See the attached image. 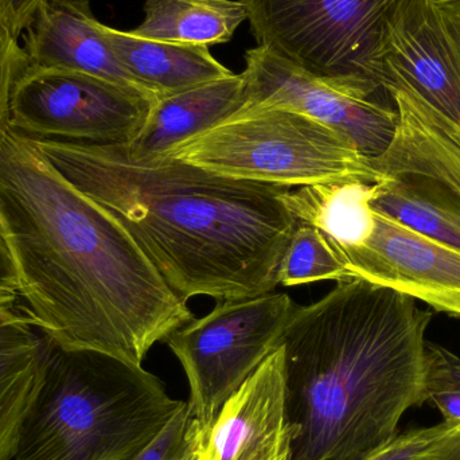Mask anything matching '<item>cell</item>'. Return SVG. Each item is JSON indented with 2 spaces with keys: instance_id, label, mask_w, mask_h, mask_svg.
Returning <instances> with one entry per match:
<instances>
[{
  "instance_id": "6da1fadb",
  "label": "cell",
  "mask_w": 460,
  "mask_h": 460,
  "mask_svg": "<svg viewBox=\"0 0 460 460\" xmlns=\"http://www.w3.org/2000/svg\"><path fill=\"white\" fill-rule=\"evenodd\" d=\"M0 232L30 319L64 350L142 367L193 319L112 213L10 129L0 150Z\"/></svg>"
},
{
  "instance_id": "7a4b0ae2",
  "label": "cell",
  "mask_w": 460,
  "mask_h": 460,
  "mask_svg": "<svg viewBox=\"0 0 460 460\" xmlns=\"http://www.w3.org/2000/svg\"><path fill=\"white\" fill-rule=\"evenodd\" d=\"M31 140L78 190L112 213L183 300L270 294L296 229L286 186L233 180L124 145Z\"/></svg>"
},
{
  "instance_id": "3957f363",
  "label": "cell",
  "mask_w": 460,
  "mask_h": 460,
  "mask_svg": "<svg viewBox=\"0 0 460 460\" xmlns=\"http://www.w3.org/2000/svg\"><path fill=\"white\" fill-rule=\"evenodd\" d=\"M416 299L364 279L296 305L280 346L292 460H361L424 402L431 323Z\"/></svg>"
},
{
  "instance_id": "277c9868",
  "label": "cell",
  "mask_w": 460,
  "mask_h": 460,
  "mask_svg": "<svg viewBox=\"0 0 460 460\" xmlns=\"http://www.w3.org/2000/svg\"><path fill=\"white\" fill-rule=\"evenodd\" d=\"M185 405L143 367L51 342L15 460H131Z\"/></svg>"
},
{
  "instance_id": "5b68a950",
  "label": "cell",
  "mask_w": 460,
  "mask_h": 460,
  "mask_svg": "<svg viewBox=\"0 0 460 460\" xmlns=\"http://www.w3.org/2000/svg\"><path fill=\"white\" fill-rule=\"evenodd\" d=\"M164 155L233 180L286 188L383 181L349 137L286 108L240 111Z\"/></svg>"
},
{
  "instance_id": "8992f818",
  "label": "cell",
  "mask_w": 460,
  "mask_h": 460,
  "mask_svg": "<svg viewBox=\"0 0 460 460\" xmlns=\"http://www.w3.org/2000/svg\"><path fill=\"white\" fill-rule=\"evenodd\" d=\"M257 46L345 93L389 94L377 56L394 0H243Z\"/></svg>"
},
{
  "instance_id": "52a82bcc",
  "label": "cell",
  "mask_w": 460,
  "mask_h": 460,
  "mask_svg": "<svg viewBox=\"0 0 460 460\" xmlns=\"http://www.w3.org/2000/svg\"><path fill=\"white\" fill-rule=\"evenodd\" d=\"M287 294L224 300L164 340L180 359L190 386V408L204 434L224 404L280 348L294 313Z\"/></svg>"
},
{
  "instance_id": "ba28073f",
  "label": "cell",
  "mask_w": 460,
  "mask_h": 460,
  "mask_svg": "<svg viewBox=\"0 0 460 460\" xmlns=\"http://www.w3.org/2000/svg\"><path fill=\"white\" fill-rule=\"evenodd\" d=\"M156 100L85 73L30 64L10 99V129L32 140L129 143Z\"/></svg>"
},
{
  "instance_id": "9c48e42d",
  "label": "cell",
  "mask_w": 460,
  "mask_h": 460,
  "mask_svg": "<svg viewBox=\"0 0 460 460\" xmlns=\"http://www.w3.org/2000/svg\"><path fill=\"white\" fill-rule=\"evenodd\" d=\"M377 75L460 126V15L431 0H394L384 22Z\"/></svg>"
},
{
  "instance_id": "30bf717a",
  "label": "cell",
  "mask_w": 460,
  "mask_h": 460,
  "mask_svg": "<svg viewBox=\"0 0 460 460\" xmlns=\"http://www.w3.org/2000/svg\"><path fill=\"white\" fill-rule=\"evenodd\" d=\"M248 102L243 110L286 108L326 124L351 140L362 155L378 158L396 132V102L392 94L362 97L338 91L267 49L246 50Z\"/></svg>"
},
{
  "instance_id": "8fae6325",
  "label": "cell",
  "mask_w": 460,
  "mask_h": 460,
  "mask_svg": "<svg viewBox=\"0 0 460 460\" xmlns=\"http://www.w3.org/2000/svg\"><path fill=\"white\" fill-rule=\"evenodd\" d=\"M372 235L362 245H332L351 279L402 292L460 318V251L376 212Z\"/></svg>"
},
{
  "instance_id": "7c38bea8",
  "label": "cell",
  "mask_w": 460,
  "mask_h": 460,
  "mask_svg": "<svg viewBox=\"0 0 460 460\" xmlns=\"http://www.w3.org/2000/svg\"><path fill=\"white\" fill-rule=\"evenodd\" d=\"M197 460H292L281 346L224 404Z\"/></svg>"
},
{
  "instance_id": "4fadbf2b",
  "label": "cell",
  "mask_w": 460,
  "mask_h": 460,
  "mask_svg": "<svg viewBox=\"0 0 460 460\" xmlns=\"http://www.w3.org/2000/svg\"><path fill=\"white\" fill-rule=\"evenodd\" d=\"M396 102V132L388 150L370 159L385 178L426 186L460 208V126L404 88H389Z\"/></svg>"
},
{
  "instance_id": "5bb4252c",
  "label": "cell",
  "mask_w": 460,
  "mask_h": 460,
  "mask_svg": "<svg viewBox=\"0 0 460 460\" xmlns=\"http://www.w3.org/2000/svg\"><path fill=\"white\" fill-rule=\"evenodd\" d=\"M99 23L91 0H48L22 35L24 53L31 65L85 73L156 100L124 69Z\"/></svg>"
},
{
  "instance_id": "9a60e30c",
  "label": "cell",
  "mask_w": 460,
  "mask_h": 460,
  "mask_svg": "<svg viewBox=\"0 0 460 460\" xmlns=\"http://www.w3.org/2000/svg\"><path fill=\"white\" fill-rule=\"evenodd\" d=\"M50 346L18 292L0 289V460L15 459L22 426L45 378Z\"/></svg>"
},
{
  "instance_id": "2e32d148",
  "label": "cell",
  "mask_w": 460,
  "mask_h": 460,
  "mask_svg": "<svg viewBox=\"0 0 460 460\" xmlns=\"http://www.w3.org/2000/svg\"><path fill=\"white\" fill-rule=\"evenodd\" d=\"M248 102L243 73L161 97L127 150L135 158L164 155L181 143L228 120Z\"/></svg>"
},
{
  "instance_id": "e0dca14e",
  "label": "cell",
  "mask_w": 460,
  "mask_h": 460,
  "mask_svg": "<svg viewBox=\"0 0 460 460\" xmlns=\"http://www.w3.org/2000/svg\"><path fill=\"white\" fill-rule=\"evenodd\" d=\"M99 29L124 69L156 100L233 75L208 46L147 40L102 22Z\"/></svg>"
},
{
  "instance_id": "ac0fdd59",
  "label": "cell",
  "mask_w": 460,
  "mask_h": 460,
  "mask_svg": "<svg viewBox=\"0 0 460 460\" xmlns=\"http://www.w3.org/2000/svg\"><path fill=\"white\" fill-rule=\"evenodd\" d=\"M380 183L343 181L302 186L289 191L284 204L297 223L315 226L332 245L353 248L362 245L375 230L372 201Z\"/></svg>"
},
{
  "instance_id": "d6986e66",
  "label": "cell",
  "mask_w": 460,
  "mask_h": 460,
  "mask_svg": "<svg viewBox=\"0 0 460 460\" xmlns=\"http://www.w3.org/2000/svg\"><path fill=\"white\" fill-rule=\"evenodd\" d=\"M137 37L183 45L228 43L248 10L243 0H146Z\"/></svg>"
},
{
  "instance_id": "ffe728a7",
  "label": "cell",
  "mask_w": 460,
  "mask_h": 460,
  "mask_svg": "<svg viewBox=\"0 0 460 460\" xmlns=\"http://www.w3.org/2000/svg\"><path fill=\"white\" fill-rule=\"evenodd\" d=\"M372 208L426 237L460 251V208L426 186L385 178L381 181Z\"/></svg>"
},
{
  "instance_id": "44dd1931",
  "label": "cell",
  "mask_w": 460,
  "mask_h": 460,
  "mask_svg": "<svg viewBox=\"0 0 460 460\" xmlns=\"http://www.w3.org/2000/svg\"><path fill=\"white\" fill-rule=\"evenodd\" d=\"M321 280H351L350 272L326 235L297 223L278 270V284L302 286Z\"/></svg>"
},
{
  "instance_id": "7402d4cb",
  "label": "cell",
  "mask_w": 460,
  "mask_h": 460,
  "mask_svg": "<svg viewBox=\"0 0 460 460\" xmlns=\"http://www.w3.org/2000/svg\"><path fill=\"white\" fill-rule=\"evenodd\" d=\"M423 389L424 402H434L446 423L460 426V357L427 341Z\"/></svg>"
},
{
  "instance_id": "603a6c76",
  "label": "cell",
  "mask_w": 460,
  "mask_h": 460,
  "mask_svg": "<svg viewBox=\"0 0 460 460\" xmlns=\"http://www.w3.org/2000/svg\"><path fill=\"white\" fill-rule=\"evenodd\" d=\"M204 435L186 402L161 435L131 460H197Z\"/></svg>"
},
{
  "instance_id": "cb8c5ba5",
  "label": "cell",
  "mask_w": 460,
  "mask_h": 460,
  "mask_svg": "<svg viewBox=\"0 0 460 460\" xmlns=\"http://www.w3.org/2000/svg\"><path fill=\"white\" fill-rule=\"evenodd\" d=\"M29 65L18 38L0 24V150L10 131V99L13 84Z\"/></svg>"
},
{
  "instance_id": "d4e9b609",
  "label": "cell",
  "mask_w": 460,
  "mask_h": 460,
  "mask_svg": "<svg viewBox=\"0 0 460 460\" xmlns=\"http://www.w3.org/2000/svg\"><path fill=\"white\" fill-rule=\"evenodd\" d=\"M458 429L456 424L443 421L429 429H411L361 460H415Z\"/></svg>"
},
{
  "instance_id": "484cf974",
  "label": "cell",
  "mask_w": 460,
  "mask_h": 460,
  "mask_svg": "<svg viewBox=\"0 0 460 460\" xmlns=\"http://www.w3.org/2000/svg\"><path fill=\"white\" fill-rule=\"evenodd\" d=\"M48 0H0V24L21 38Z\"/></svg>"
},
{
  "instance_id": "4316f807",
  "label": "cell",
  "mask_w": 460,
  "mask_h": 460,
  "mask_svg": "<svg viewBox=\"0 0 460 460\" xmlns=\"http://www.w3.org/2000/svg\"><path fill=\"white\" fill-rule=\"evenodd\" d=\"M415 460H460V429L432 446Z\"/></svg>"
},
{
  "instance_id": "83f0119b",
  "label": "cell",
  "mask_w": 460,
  "mask_h": 460,
  "mask_svg": "<svg viewBox=\"0 0 460 460\" xmlns=\"http://www.w3.org/2000/svg\"><path fill=\"white\" fill-rule=\"evenodd\" d=\"M0 289L13 292H18L19 289L18 273L2 232H0Z\"/></svg>"
},
{
  "instance_id": "f1b7e54d",
  "label": "cell",
  "mask_w": 460,
  "mask_h": 460,
  "mask_svg": "<svg viewBox=\"0 0 460 460\" xmlns=\"http://www.w3.org/2000/svg\"><path fill=\"white\" fill-rule=\"evenodd\" d=\"M431 2L437 3V4L460 15V0H431Z\"/></svg>"
}]
</instances>
